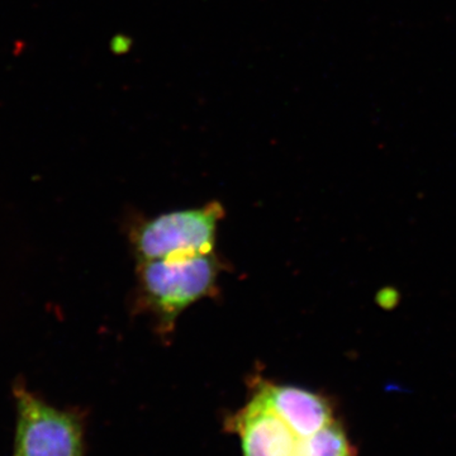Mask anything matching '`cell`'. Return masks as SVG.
I'll return each instance as SVG.
<instances>
[{
    "label": "cell",
    "instance_id": "obj_1",
    "mask_svg": "<svg viewBox=\"0 0 456 456\" xmlns=\"http://www.w3.org/2000/svg\"><path fill=\"white\" fill-rule=\"evenodd\" d=\"M218 274L215 253L140 261L139 265L143 298L167 327L189 305L213 293Z\"/></svg>",
    "mask_w": 456,
    "mask_h": 456
},
{
    "label": "cell",
    "instance_id": "obj_2",
    "mask_svg": "<svg viewBox=\"0 0 456 456\" xmlns=\"http://www.w3.org/2000/svg\"><path fill=\"white\" fill-rule=\"evenodd\" d=\"M224 207L212 202L200 208L165 213L145 222L134 237L139 261L213 253Z\"/></svg>",
    "mask_w": 456,
    "mask_h": 456
},
{
    "label": "cell",
    "instance_id": "obj_3",
    "mask_svg": "<svg viewBox=\"0 0 456 456\" xmlns=\"http://www.w3.org/2000/svg\"><path fill=\"white\" fill-rule=\"evenodd\" d=\"M14 456H84V426L79 415L51 406L23 386L14 388Z\"/></svg>",
    "mask_w": 456,
    "mask_h": 456
},
{
    "label": "cell",
    "instance_id": "obj_4",
    "mask_svg": "<svg viewBox=\"0 0 456 456\" xmlns=\"http://www.w3.org/2000/svg\"><path fill=\"white\" fill-rule=\"evenodd\" d=\"M232 425L244 456H293L308 439L297 434L259 391L233 417Z\"/></svg>",
    "mask_w": 456,
    "mask_h": 456
},
{
    "label": "cell",
    "instance_id": "obj_5",
    "mask_svg": "<svg viewBox=\"0 0 456 456\" xmlns=\"http://www.w3.org/2000/svg\"><path fill=\"white\" fill-rule=\"evenodd\" d=\"M259 392L284 421L303 437L314 436L335 422L331 406L316 393L275 384H263Z\"/></svg>",
    "mask_w": 456,
    "mask_h": 456
},
{
    "label": "cell",
    "instance_id": "obj_6",
    "mask_svg": "<svg viewBox=\"0 0 456 456\" xmlns=\"http://www.w3.org/2000/svg\"><path fill=\"white\" fill-rule=\"evenodd\" d=\"M350 445L340 426L330 425L301 444L293 456H350Z\"/></svg>",
    "mask_w": 456,
    "mask_h": 456
}]
</instances>
